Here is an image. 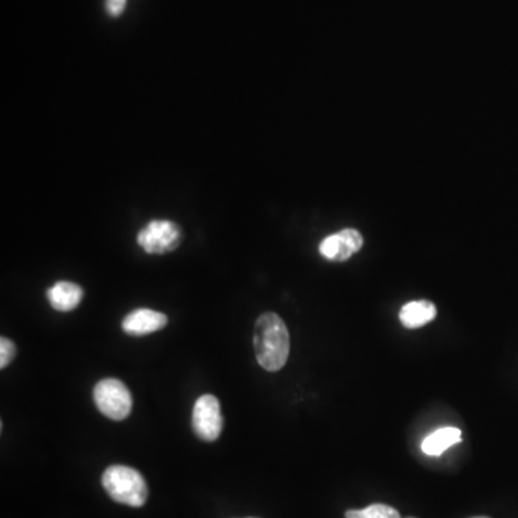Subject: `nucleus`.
<instances>
[{"label": "nucleus", "instance_id": "15", "mask_svg": "<svg viewBox=\"0 0 518 518\" xmlns=\"http://www.w3.org/2000/svg\"><path fill=\"white\" fill-rule=\"evenodd\" d=\"M408 518H415V517H408Z\"/></svg>", "mask_w": 518, "mask_h": 518}, {"label": "nucleus", "instance_id": "10", "mask_svg": "<svg viewBox=\"0 0 518 518\" xmlns=\"http://www.w3.org/2000/svg\"><path fill=\"white\" fill-rule=\"evenodd\" d=\"M461 441H462L461 431L458 428H452V426H446V428H441V430L426 436L421 448L426 455L438 457L451 446L460 443Z\"/></svg>", "mask_w": 518, "mask_h": 518}, {"label": "nucleus", "instance_id": "4", "mask_svg": "<svg viewBox=\"0 0 518 518\" xmlns=\"http://www.w3.org/2000/svg\"><path fill=\"white\" fill-rule=\"evenodd\" d=\"M94 401L104 416L113 421H123L133 409L130 391L118 379H103L94 388Z\"/></svg>", "mask_w": 518, "mask_h": 518}, {"label": "nucleus", "instance_id": "9", "mask_svg": "<svg viewBox=\"0 0 518 518\" xmlns=\"http://www.w3.org/2000/svg\"><path fill=\"white\" fill-rule=\"evenodd\" d=\"M436 317V306L428 300H416L401 307L399 320L401 326L415 330L431 323Z\"/></svg>", "mask_w": 518, "mask_h": 518}, {"label": "nucleus", "instance_id": "12", "mask_svg": "<svg viewBox=\"0 0 518 518\" xmlns=\"http://www.w3.org/2000/svg\"><path fill=\"white\" fill-rule=\"evenodd\" d=\"M16 356V346L14 341L9 340L6 337L0 339V369H5L11 364Z\"/></svg>", "mask_w": 518, "mask_h": 518}, {"label": "nucleus", "instance_id": "11", "mask_svg": "<svg viewBox=\"0 0 518 518\" xmlns=\"http://www.w3.org/2000/svg\"><path fill=\"white\" fill-rule=\"evenodd\" d=\"M346 518H401V514L391 505L371 504L361 510H349Z\"/></svg>", "mask_w": 518, "mask_h": 518}, {"label": "nucleus", "instance_id": "2", "mask_svg": "<svg viewBox=\"0 0 518 518\" xmlns=\"http://www.w3.org/2000/svg\"><path fill=\"white\" fill-rule=\"evenodd\" d=\"M103 487L114 502L128 507H143L147 502L148 488L143 475L134 468L113 465L103 474Z\"/></svg>", "mask_w": 518, "mask_h": 518}, {"label": "nucleus", "instance_id": "8", "mask_svg": "<svg viewBox=\"0 0 518 518\" xmlns=\"http://www.w3.org/2000/svg\"><path fill=\"white\" fill-rule=\"evenodd\" d=\"M46 297H48L52 309L56 311L69 312L76 310L79 302L83 301L84 289L76 282L58 281L49 287Z\"/></svg>", "mask_w": 518, "mask_h": 518}, {"label": "nucleus", "instance_id": "13", "mask_svg": "<svg viewBox=\"0 0 518 518\" xmlns=\"http://www.w3.org/2000/svg\"><path fill=\"white\" fill-rule=\"evenodd\" d=\"M127 0H106V12L108 16L118 17L124 14Z\"/></svg>", "mask_w": 518, "mask_h": 518}, {"label": "nucleus", "instance_id": "1", "mask_svg": "<svg viewBox=\"0 0 518 518\" xmlns=\"http://www.w3.org/2000/svg\"><path fill=\"white\" fill-rule=\"evenodd\" d=\"M254 347L258 364L262 369L279 371L284 368L289 356V333L279 314L268 311L258 317Z\"/></svg>", "mask_w": 518, "mask_h": 518}, {"label": "nucleus", "instance_id": "5", "mask_svg": "<svg viewBox=\"0 0 518 518\" xmlns=\"http://www.w3.org/2000/svg\"><path fill=\"white\" fill-rule=\"evenodd\" d=\"M192 426L196 436L205 442H213L223 430V416L217 396L203 395L193 408Z\"/></svg>", "mask_w": 518, "mask_h": 518}, {"label": "nucleus", "instance_id": "6", "mask_svg": "<svg viewBox=\"0 0 518 518\" xmlns=\"http://www.w3.org/2000/svg\"><path fill=\"white\" fill-rule=\"evenodd\" d=\"M361 247H363V237L361 232L347 228L324 238L320 244L319 251L320 255L329 261L344 262L361 251Z\"/></svg>", "mask_w": 518, "mask_h": 518}, {"label": "nucleus", "instance_id": "3", "mask_svg": "<svg viewBox=\"0 0 518 518\" xmlns=\"http://www.w3.org/2000/svg\"><path fill=\"white\" fill-rule=\"evenodd\" d=\"M138 247L148 255H165L182 244V228L170 219H151L137 234Z\"/></svg>", "mask_w": 518, "mask_h": 518}, {"label": "nucleus", "instance_id": "14", "mask_svg": "<svg viewBox=\"0 0 518 518\" xmlns=\"http://www.w3.org/2000/svg\"><path fill=\"white\" fill-rule=\"evenodd\" d=\"M474 518H488V517H474Z\"/></svg>", "mask_w": 518, "mask_h": 518}, {"label": "nucleus", "instance_id": "7", "mask_svg": "<svg viewBox=\"0 0 518 518\" xmlns=\"http://www.w3.org/2000/svg\"><path fill=\"white\" fill-rule=\"evenodd\" d=\"M168 316L163 312L150 309H138L126 316L121 327H123L124 333L128 334V336L140 337L165 329L168 326Z\"/></svg>", "mask_w": 518, "mask_h": 518}]
</instances>
